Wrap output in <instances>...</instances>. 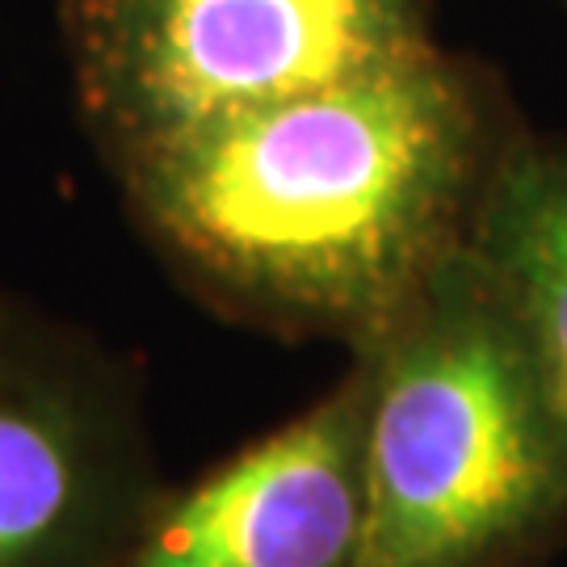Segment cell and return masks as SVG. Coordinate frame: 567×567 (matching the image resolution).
<instances>
[{"mask_svg":"<svg viewBox=\"0 0 567 567\" xmlns=\"http://www.w3.org/2000/svg\"><path fill=\"white\" fill-rule=\"evenodd\" d=\"M60 21L110 161L433 51L421 0H60Z\"/></svg>","mask_w":567,"mask_h":567,"instance_id":"cell-3","label":"cell"},{"mask_svg":"<svg viewBox=\"0 0 567 567\" xmlns=\"http://www.w3.org/2000/svg\"><path fill=\"white\" fill-rule=\"evenodd\" d=\"M365 543L362 365L198 480L161 487L110 567H358Z\"/></svg>","mask_w":567,"mask_h":567,"instance_id":"cell-5","label":"cell"},{"mask_svg":"<svg viewBox=\"0 0 567 567\" xmlns=\"http://www.w3.org/2000/svg\"><path fill=\"white\" fill-rule=\"evenodd\" d=\"M114 164L135 224L203 303L358 349L463 252L487 182L480 97L437 47Z\"/></svg>","mask_w":567,"mask_h":567,"instance_id":"cell-1","label":"cell"},{"mask_svg":"<svg viewBox=\"0 0 567 567\" xmlns=\"http://www.w3.org/2000/svg\"><path fill=\"white\" fill-rule=\"evenodd\" d=\"M466 252L526 344L567 458V152H513L492 164Z\"/></svg>","mask_w":567,"mask_h":567,"instance_id":"cell-6","label":"cell"},{"mask_svg":"<svg viewBox=\"0 0 567 567\" xmlns=\"http://www.w3.org/2000/svg\"><path fill=\"white\" fill-rule=\"evenodd\" d=\"M358 365V567H496L567 508V458L526 344L466 248Z\"/></svg>","mask_w":567,"mask_h":567,"instance_id":"cell-2","label":"cell"},{"mask_svg":"<svg viewBox=\"0 0 567 567\" xmlns=\"http://www.w3.org/2000/svg\"><path fill=\"white\" fill-rule=\"evenodd\" d=\"M161 487L135 370L0 295V567H110Z\"/></svg>","mask_w":567,"mask_h":567,"instance_id":"cell-4","label":"cell"}]
</instances>
